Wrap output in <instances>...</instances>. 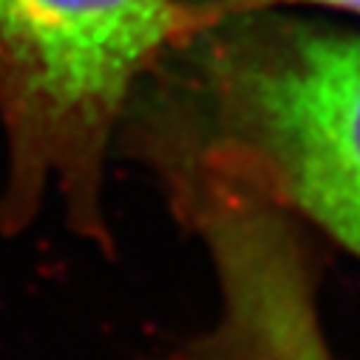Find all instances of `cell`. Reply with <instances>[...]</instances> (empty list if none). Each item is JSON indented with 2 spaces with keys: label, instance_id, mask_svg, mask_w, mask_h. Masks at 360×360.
I'll return each mask as SVG.
<instances>
[{
  "label": "cell",
  "instance_id": "cell-2",
  "mask_svg": "<svg viewBox=\"0 0 360 360\" xmlns=\"http://www.w3.org/2000/svg\"><path fill=\"white\" fill-rule=\"evenodd\" d=\"M216 37L213 165L360 258V34L247 20Z\"/></svg>",
  "mask_w": 360,
  "mask_h": 360
},
{
  "label": "cell",
  "instance_id": "cell-3",
  "mask_svg": "<svg viewBox=\"0 0 360 360\" xmlns=\"http://www.w3.org/2000/svg\"><path fill=\"white\" fill-rule=\"evenodd\" d=\"M199 360H332L307 278L269 273L238 287L224 301V315Z\"/></svg>",
  "mask_w": 360,
  "mask_h": 360
},
{
  "label": "cell",
  "instance_id": "cell-1",
  "mask_svg": "<svg viewBox=\"0 0 360 360\" xmlns=\"http://www.w3.org/2000/svg\"><path fill=\"white\" fill-rule=\"evenodd\" d=\"M213 23L193 0H0V227L20 230L54 191L77 233L105 241L103 170L125 105Z\"/></svg>",
  "mask_w": 360,
  "mask_h": 360
}]
</instances>
